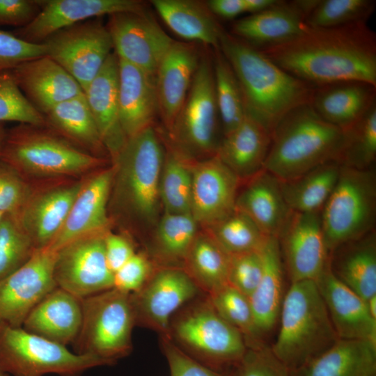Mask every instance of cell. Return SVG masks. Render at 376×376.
Masks as SVG:
<instances>
[{
    "instance_id": "43",
    "label": "cell",
    "mask_w": 376,
    "mask_h": 376,
    "mask_svg": "<svg viewBox=\"0 0 376 376\" xmlns=\"http://www.w3.org/2000/svg\"><path fill=\"white\" fill-rule=\"evenodd\" d=\"M198 223L190 213H166L159 221L155 235L158 256L169 261H185L197 235Z\"/></svg>"
},
{
    "instance_id": "11",
    "label": "cell",
    "mask_w": 376,
    "mask_h": 376,
    "mask_svg": "<svg viewBox=\"0 0 376 376\" xmlns=\"http://www.w3.org/2000/svg\"><path fill=\"white\" fill-rule=\"evenodd\" d=\"M219 111L213 65L200 61L184 104L170 131L180 153L215 155Z\"/></svg>"
},
{
    "instance_id": "4",
    "label": "cell",
    "mask_w": 376,
    "mask_h": 376,
    "mask_svg": "<svg viewBox=\"0 0 376 376\" xmlns=\"http://www.w3.org/2000/svg\"><path fill=\"white\" fill-rule=\"evenodd\" d=\"M279 317L278 336L270 347L290 371L318 357L339 339L313 280L291 283Z\"/></svg>"
},
{
    "instance_id": "29",
    "label": "cell",
    "mask_w": 376,
    "mask_h": 376,
    "mask_svg": "<svg viewBox=\"0 0 376 376\" xmlns=\"http://www.w3.org/2000/svg\"><path fill=\"white\" fill-rule=\"evenodd\" d=\"M376 104V86L346 81L315 86L311 105L328 123L349 128Z\"/></svg>"
},
{
    "instance_id": "48",
    "label": "cell",
    "mask_w": 376,
    "mask_h": 376,
    "mask_svg": "<svg viewBox=\"0 0 376 376\" xmlns=\"http://www.w3.org/2000/svg\"><path fill=\"white\" fill-rule=\"evenodd\" d=\"M263 267L261 250L230 255L228 283L249 298L260 282Z\"/></svg>"
},
{
    "instance_id": "59",
    "label": "cell",
    "mask_w": 376,
    "mask_h": 376,
    "mask_svg": "<svg viewBox=\"0 0 376 376\" xmlns=\"http://www.w3.org/2000/svg\"><path fill=\"white\" fill-rule=\"evenodd\" d=\"M0 376H10V375H8L7 373H4L3 371H2V370L0 369Z\"/></svg>"
},
{
    "instance_id": "57",
    "label": "cell",
    "mask_w": 376,
    "mask_h": 376,
    "mask_svg": "<svg viewBox=\"0 0 376 376\" xmlns=\"http://www.w3.org/2000/svg\"><path fill=\"white\" fill-rule=\"evenodd\" d=\"M366 303L370 314L374 319H376V295L369 298Z\"/></svg>"
},
{
    "instance_id": "7",
    "label": "cell",
    "mask_w": 376,
    "mask_h": 376,
    "mask_svg": "<svg viewBox=\"0 0 376 376\" xmlns=\"http://www.w3.org/2000/svg\"><path fill=\"white\" fill-rule=\"evenodd\" d=\"M375 210L373 171L341 164L336 185L320 212L328 252L372 232Z\"/></svg>"
},
{
    "instance_id": "28",
    "label": "cell",
    "mask_w": 376,
    "mask_h": 376,
    "mask_svg": "<svg viewBox=\"0 0 376 376\" xmlns=\"http://www.w3.org/2000/svg\"><path fill=\"white\" fill-rule=\"evenodd\" d=\"M118 104L127 139L151 126L158 112L155 76L118 58Z\"/></svg>"
},
{
    "instance_id": "45",
    "label": "cell",
    "mask_w": 376,
    "mask_h": 376,
    "mask_svg": "<svg viewBox=\"0 0 376 376\" xmlns=\"http://www.w3.org/2000/svg\"><path fill=\"white\" fill-rule=\"evenodd\" d=\"M375 8L374 0H318L306 24L314 28H335L367 23Z\"/></svg>"
},
{
    "instance_id": "41",
    "label": "cell",
    "mask_w": 376,
    "mask_h": 376,
    "mask_svg": "<svg viewBox=\"0 0 376 376\" xmlns=\"http://www.w3.org/2000/svg\"><path fill=\"white\" fill-rule=\"evenodd\" d=\"M207 232L229 255L260 251L269 237L236 208L229 216L207 228Z\"/></svg>"
},
{
    "instance_id": "15",
    "label": "cell",
    "mask_w": 376,
    "mask_h": 376,
    "mask_svg": "<svg viewBox=\"0 0 376 376\" xmlns=\"http://www.w3.org/2000/svg\"><path fill=\"white\" fill-rule=\"evenodd\" d=\"M56 251L36 249L20 268L0 281V329L22 327L29 313L57 288Z\"/></svg>"
},
{
    "instance_id": "34",
    "label": "cell",
    "mask_w": 376,
    "mask_h": 376,
    "mask_svg": "<svg viewBox=\"0 0 376 376\" xmlns=\"http://www.w3.org/2000/svg\"><path fill=\"white\" fill-rule=\"evenodd\" d=\"M263 273L255 291L249 298L256 327L262 336L275 326L283 300V264L279 242L269 237L261 249Z\"/></svg>"
},
{
    "instance_id": "42",
    "label": "cell",
    "mask_w": 376,
    "mask_h": 376,
    "mask_svg": "<svg viewBox=\"0 0 376 376\" xmlns=\"http://www.w3.org/2000/svg\"><path fill=\"white\" fill-rule=\"evenodd\" d=\"M207 297L218 314L241 333L246 347H256L264 343L256 327L247 297L229 284Z\"/></svg>"
},
{
    "instance_id": "31",
    "label": "cell",
    "mask_w": 376,
    "mask_h": 376,
    "mask_svg": "<svg viewBox=\"0 0 376 376\" xmlns=\"http://www.w3.org/2000/svg\"><path fill=\"white\" fill-rule=\"evenodd\" d=\"M271 140L270 132L246 113L240 124L224 136L215 155L240 180L249 179L264 169Z\"/></svg>"
},
{
    "instance_id": "5",
    "label": "cell",
    "mask_w": 376,
    "mask_h": 376,
    "mask_svg": "<svg viewBox=\"0 0 376 376\" xmlns=\"http://www.w3.org/2000/svg\"><path fill=\"white\" fill-rule=\"evenodd\" d=\"M0 159L22 175L47 177L81 174L103 163L47 126L27 124L6 130Z\"/></svg>"
},
{
    "instance_id": "9",
    "label": "cell",
    "mask_w": 376,
    "mask_h": 376,
    "mask_svg": "<svg viewBox=\"0 0 376 376\" xmlns=\"http://www.w3.org/2000/svg\"><path fill=\"white\" fill-rule=\"evenodd\" d=\"M113 365L31 334L22 327L0 329V369L10 376H81L91 368Z\"/></svg>"
},
{
    "instance_id": "19",
    "label": "cell",
    "mask_w": 376,
    "mask_h": 376,
    "mask_svg": "<svg viewBox=\"0 0 376 376\" xmlns=\"http://www.w3.org/2000/svg\"><path fill=\"white\" fill-rule=\"evenodd\" d=\"M191 214L208 228L235 210L240 179L217 155L191 166Z\"/></svg>"
},
{
    "instance_id": "23",
    "label": "cell",
    "mask_w": 376,
    "mask_h": 376,
    "mask_svg": "<svg viewBox=\"0 0 376 376\" xmlns=\"http://www.w3.org/2000/svg\"><path fill=\"white\" fill-rule=\"evenodd\" d=\"M113 169L100 171L84 182L60 232L49 248L56 251L78 237L108 231L107 202Z\"/></svg>"
},
{
    "instance_id": "50",
    "label": "cell",
    "mask_w": 376,
    "mask_h": 376,
    "mask_svg": "<svg viewBox=\"0 0 376 376\" xmlns=\"http://www.w3.org/2000/svg\"><path fill=\"white\" fill-rule=\"evenodd\" d=\"M237 366V376H290V370L265 343L247 347Z\"/></svg>"
},
{
    "instance_id": "44",
    "label": "cell",
    "mask_w": 376,
    "mask_h": 376,
    "mask_svg": "<svg viewBox=\"0 0 376 376\" xmlns=\"http://www.w3.org/2000/svg\"><path fill=\"white\" fill-rule=\"evenodd\" d=\"M344 133L338 162L355 169H370L376 158V104Z\"/></svg>"
},
{
    "instance_id": "1",
    "label": "cell",
    "mask_w": 376,
    "mask_h": 376,
    "mask_svg": "<svg viewBox=\"0 0 376 376\" xmlns=\"http://www.w3.org/2000/svg\"><path fill=\"white\" fill-rule=\"evenodd\" d=\"M259 51L314 86L346 81L376 86V35L367 23L335 28L306 25L291 40Z\"/></svg>"
},
{
    "instance_id": "58",
    "label": "cell",
    "mask_w": 376,
    "mask_h": 376,
    "mask_svg": "<svg viewBox=\"0 0 376 376\" xmlns=\"http://www.w3.org/2000/svg\"><path fill=\"white\" fill-rule=\"evenodd\" d=\"M6 129L4 127V123H0V148L1 147V145L3 143L5 134H6Z\"/></svg>"
},
{
    "instance_id": "18",
    "label": "cell",
    "mask_w": 376,
    "mask_h": 376,
    "mask_svg": "<svg viewBox=\"0 0 376 376\" xmlns=\"http://www.w3.org/2000/svg\"><path fill=\"white\" fill-rule=\"evenodd\" d=\"M40 9L28 25L12 33L29 42L42 43L56 32L88 19L124 12H144L137 0H38Z\"/></svg>"
},
{
    "instance_id": "56",
    "label": "cell",
    "mask_w": 376,
    "mask_h": 376,
    "mask_svg": "<svg viewBox=\"0 0 376 376\" xmlns=\"http://www.w3.org/2000/svg\"><path fill=\"white\" fill-rule=\"evenodd\" d=\"M206 4L212 14L225 19H233L246 13L244 0H210Z\"/></svg>"
},
{
    "instance_id": "39",
    "label": "cell",
    "mask_w": 376,
    "mask_h": 376,
    "mask_svg": "<svg viewBox=\"0 0 376 376\" xmlns=\"http://www.w3.org/2000/svg\"><path fill=\"white\" fill-rule=\"evenodd\" d=\"M192 171L182 154L171 151L164 157L159 182V199L166 213H190Z\"/></svg>"
},
{
    "instance_id": "47",
    "label": "cell",
    "mask_w": 376,
    "mask_h": 376,
    "mask_svg": "<svg viewBox=\"0 0 376 376\" xmlns=\"http://www.w3.org/2000/svg\"><path fill=\"white\" fill-rule=\"evenodd\" d=\"M6 121L46 126L45 116L18 88L10 70L0 72V123Z\"/></svg>"
},
{
    "instance_id": "49",
    "label": "cell",
    "mask_w": 376,
    "mask_h": 376,
    "mask_svg": "<svg viewBox=\"0 0 376 376\" xmlns=\"http://www.w3.org/2000/svg\"><path fill=\"white\" fill-rule=\"evenodd\" d=\"M32 194L22 175L0 159V212L17 216Z\"/></svg>"
},
{
    "instance_id": "53",
    "label": "cell",
    "mask_w": 376,
    "mask_h": 376,
    "mask_svg": "<svg viewBox=\"0 0 376 376\" xmlns=\"http://www.w3.org/2000/svg\"><path fill=\"white\" fill-rule=\"evenodd\" d=\"M152 272L148 258L143 253H135L113 274V288L132 293L139 290Z\"/></svg>"
},
{
    "instance_id": "12",
    "label": "cell",
    "mask_w": 376,
    "mask_h": 376,
    "mask_svg": "<svg viewBox=\"0 0 376 376\" xmlns=\"http://www.w3.org/2000/svg\"><path fill=\"white\" fill-rule=\"evenodd\" d=\"M42 43L46 55L65 70L83 91L101 70L113 48L107 26L97 19L63 29Z\"/></svg>"
},
{
    "instance_id": "17",
    "label": "cell",
    "mask_w": 376,
    "mask_h": 376,
    "mask_svg": "<svg viewBox=\"0 0 376 376\" xmlns=\"http://www.w3.org/2000/svg\"><path fill=\"white\" fill-rule=\"evenodd\" d=\"M320 212L292 211L278 237L291 283L316 281L329 262Z\"/></svg>"
},
{
    "instance_id": "27",
    "label": "cell",
    "mask_w": 376,
    "mask_h": 376,
    "mask_svg": "<svg viewBox=\"0 0 376 376\" xmlns=\"http://www.w3.org/2000/svg\"><path fill=\"white\" fill-rule=\"evenodd\" d=\"M82 318L81 299L57 287L33 308L22 327L31 334L67 346L77 338Z\"/></svg>"
},
{
    "instance_id": "38",
    "label": "cell",
    "mask_w": 376,
    "mask_h": 376,
    "mask_svg": "<svg viewBox=\"0 0 376 376\" xmlns=\"http://www.w3.org/2000/svg\"><path fill=\"white\" fill-rule=\"evenodd\" d=\"M184 262L186 272L207 295L228 284L230 255L207 232L197 234Z\"/></svg>"
},
{
    "instance_id": "51",
    "label": "cell",
    "mask_w": 376,
    "mask_h": 376,
    "mask_svg": "<svg viewBox=\"0 0 376 376\" xmlns=\"http://www.w3.org/2000/svg\"><path fill=\"white\" fill-rule=\"evenodd\" d=\"M43 56H46L43 43L29 42L0 29V72L11 70L25 61Z\"/></svg>"
},
{
    "instance_id": "21",
    "label": "cell",
    "mask_w": 376,
    "mask_h": 376,
    "mask_svg": "<svg viewBox=\"0 0 376 376\" xmlns=\"http://www.w3.org/2000/svg\"><path fill=\"white\" fill-rule=\"evenodd\" d=\"M10 72L18 88L42 115L84 93L79 83L47 55L25 61Z\"/></svg>"
},
{
    "instance_id": "35",
    "label": "cell",
    "mask_w": 376,
    "mask_h": 376,
    "mask_svg": "<svg viewBox=\"0 0 376 376\" xmlns=\"http://www.w3.org/2000/svg\"><path fill=\"white\" fill-rule=\"evenodd\" d=\"M43 116L47 127L75 146L97 157L108 153L84 93L58 104Z\"/></svg>"
},
{
    "instance_id": "22",
    "label": "cell",
    "mask_w": 376,
    "mask_h": 376,
    "mask_svg": "<svg viewBox=\"0 0 376 376\" xmlns=\"http://www.w3.org/2000/svg\"><path fill=\"white\" fill-rule=\"evenodd\" d=\"M315 281L338 337L376 344V319L370 314L366 301L332 273L329 262Z\"/></svg>"
},
{
    "instance_id": "36",
    "label": "cell",
    "mask_w": 376,
    "mask_h": 376,
    "mask_svg": "<svg viewBox=\"0 0 376 376\" xmlns=\"http://www.w3.org/2000/svg\"><path fill=\"white\" fill-rule=\"evenodd\" d=\"M151 3L167 26L179 36L219 48L223 29L206 3L191 0H153Z\"/></svg>"
},
{
    "instance_id": "25",
    "label": "cell",
    "mask_w": 376,
    "mask_h": 376,
    "mask_svg": "<svg viewBox=\"0 0 376 376\" xmlns=\"http://www.w3.org/2000/svg\"><path fill=\"white\" fill-rule=\"evenodd\" d=\"M84 94L102 141L113 159L127 141L120 120L118 58L115 52L109 54Z\"/></svg>"
},
{
    "instance_id": "54",
    "label": "cell",
    "mask_w": 376,
    "mask_h": 376,
    "mask_svg": "<svg viewBox=\"0 0 376 376\" xmlns=\"http://www.w3.org/2000/svg\"><path fill=\"white\" fill-rule=\"evenodd\" d=\"M40 9L38 0H0V25H28Z\"/></svg>"
},
{
    "instance_id": "30",
    "label": "cell",
    "mask_w": 376,
    "mask_h": 376,
    "mask_svg": "<svg viewBox=\"0 0 376 376\" xmlns=\"http://www.w3.org/2000/svg\"><path fill=\"white\" fill-rule=\"evenodd\" d=\"M249 180L237 195L235 208L246 214L267 236L278 238L292 212L284 200L281 181L265 169Z\"/></svg>"
},
{
    "instance_id": "13",
    "label": "cell",
    "mask_w": 376,
    "mask_h": 376,
    "mask_svg": "<svg viewBox=\"0 0 376 376\" xmlns=\"http://www.w3.org/2000/svg\"><path fill=\"white\" fill-rule=\"evenodd\" d=\"M108 231L78 237L56 251L54 274L57 287L80 299L113 288V274L104 252Z\"/></svg>"
},
{
    "instance_id": "8",
    "label": "cell",
    "mask_w": 376,
    "mask_h": 376,
    "mask_svg": "<svg viewBox=\"0 0 376 376\" xmlns=\"http://www.w3.org/2000/svg\"><path fill=\"white\" fill-rule=\"evenodd\" d=\"M130 293L114 288L81 299L83 318L74 352L113 365L132 350L135 324Z\"/></svg>"
},
{
    "instance_id": "40",
    "label": "cell",
    "mask_w": 376,
    "mask_h": 376,
    "mask_svg": "<svg viewBox=\"0 0 376 376\" xmlns=\"http://www.w3.org/2000/svg\"><path fill=\"white\" fill-rule=\"evenodd\" d=\"M216 49L212 64L215 95L224 136H226L240 124L246 111L234 72L219 48Z\"/></svg>"
},
{
    "instance_id": "33",
    "label": "cell",
    "mask_w": 376,
    "mask_h": 376,
    "mask_svg": "<svg viewBox=\"0 0 376 376\" xmlns=\"http://www.w3.org/2000/svg\"><path fill=\"white\" fill-rule=\"evenodd\" d=\"M331 253L330 269L341 282L366 301L376 295V242L373 231L339 246Z\"/></svg>"
},
{
    "instance_id": "10",
    "label": "cell",
    "mask_w": 376,
    "mask_h": 376,
    "mask_svg": "<svg viewBox=\"0 0 376 376\" xmlns=\"http://www.w3.org/2000/svg\"><path fill=\"white\" fill-rule=\"evenodd\" d=\"M170 336L186 353L213 369L237 365L247 349L241 333L218 314L207 297L171 321Z\"/></svg>"
},
{
    "instance_id": "37",
    "label": "cell",
    "mask_w": 376,
    "mask_h": 376,
    "mask_svg": "<svg viewBox=\"0 0 376 376\" xmlns=\"http://www.w3.org/2000/svg\"><path fill=\"white\" fill-rule=\"evenodd\" d=\"M341 164L334 161L323 164L291 180L281 187L288 207L297 212H321L338 179Z\"/></svg>"
},
{
    "instance_id": "52",
    "label": "cell",
    "mask_w": 376,
    "mask_h": 376,
    "mask_svg": "<svg viewBox=\"0 0 376 376\" xmlns=\"http://www.w3.org/2000/svg\"><path fill=\"white\" fill-rule=\"evenodd\" d=\"M171 376H227L196 361L170 338H161Z\"/></svg>"
},
{
    "instance_id": "16",
    "label": "cell",
    "mask_w": 376,
    "mask_h": 376,
    "mask_svg": "<svg viewBox=\"0 0 376 376\" xmlns=\"http://www.w3.org/2000/svg\"><path fill=\"white\" fill-rule=\"evenodd\" d=\"M107 27L118 58L153 76L174 42L145 11L113 14Z\"/></svg>"
},
{
    "instance_id": "20",
    "label": "cell",
    "mask_w": 376,
    "mask_h": 376,
    "mask_svg": "<svg viewBox=\"0 0 376 376\" xmlns=\"http://www.w3.org/2000/svg\"><path fill=\"white\" fill-rule=\"evenodd\" d=\"M317 1L276 0L267 8L235 21L231 34L259 50L283 44L303 31Z\"/></svg>"
},
{
    "instance_id": "46",
    "label": "cell",
    "mask_w": 376,
    "mask_h": 376,
    "mask_svg": "<svg viewBox=\"0 0 376 376\" xmlns=\"http://www.w3.org/2000/svg\"><path fill=\"white\" fill-rule=\"evenodd\" d=\"M36 249L16 216L0 219V281L24 265Z\"/></svg>"
},
{
    "instance_id": "2",
    "label": "cell",
    "mask_w": 376,
    "mask_h": 376,
    "mask_svg": "<svg viewBox=\"0 0 376 376\" xmlns=\"http://www.w3.org/2000/svg\"><path fill=\"white\" fill-rule=\"evenodd\" d=\"M219 49L237 78L246 113L271 134L291 111L311 104L315 86L291 75L244 41L222 30Z\"/></svg>"
},
{
    "instance_id": "24",
    "label": "cell",
    "mask_w": 376,
    "mask_h": 376,
    "mask_svg": "<svg viewBox=\"0 0 376 376\" xmlns=\"http://www.w3.org/2000/svg\"><path fill=\"white\" fill-rule=\"evenodd\" d=\"M199 62L193 44L174 41L157 70L158 112L169 130L184 104Z\"/></svg>"
},
{
    "instance_id": "3",
    "label": "cell",
    "mask_w": 376,
    "mask_h": 376,
    "mask_svg": "<svg viewBox=\"0 0 376 376\" xmlns=\"http://www.w3.org/2000/svg\"><path fill=\"white\" fill-rule=\"evenodd\" d=\"M344 136L342 129L321 118L310 104L297 107L272 132L263 169L281 182L297 178L338 162Z\"/></svg>"
},
{
    "instance_id": "26",
    "label": "cell",
    "mask_w": 376,
    "mask_h": 376,
    "mask_svg": "<svg viewBox=\"0 0 376 376\" xmlns=\"http://www.w3.org/2000/svg\"><path fill=\"white\" fill-rule=\"evenodd\" d=\"M84 182L33 194L16 216L36 249L51 245L63 227Z\"/></svg>"
},
{
    "instance_id": "55",
    "label": "cell",
    "mask_w": 376,
    "mask_h": 376,
    "mask_svg": "<svg viewBox=\"0 0 376 376\" xmlns=\"http://www.w3.org/2000/svg\"><path fill=\"white\" fill-rule=\"evenodd\" d=\"M104 252L107 266L113 274L136 253L126 237L109 231L104 235Z\"/></svg>"
},
{
    "instance_id": "32",
    "label": "cell",
    "mask_w": 376,
    "mask_h": 376,
    "mask_svg": "<svg viewBox=\"0 0 376 376\" xmlns=\"http://www.w3.org/2000/svg\"><path fill=\"white\" fill-rule=\"evenodd\" d=\"M290 376H376V344L339 338Z\"/></svg>"
},
{
    "instance_id": "6",
    "label": "cell",
    "mask_w": 376,
    "mask_h": 376,
    "mask_svg": "<svg viewBox=\"0 0 376 376\" xmlns=\"http://www.w3.org/2000/svg\"><path fill=\"white\" fill-rule=\"evenodd\" d=\"M164 157L158 136L149 126L128 138L113 159L119 201L131 214L150 223L157 217Z\"/></svg>"
},
{
    "instance_id": "60",
    "label": "cell",
    "mask_w": 376,
    "mask_h": 376,
    "mask_svg": "<svg viewBox=\"0 0 376 376\" xmlns=\"http://www.w3.org/2000/svg\"><path fill=\"white\" fill-rule=\"evenodd\" d=\"M3 214H4L0 212V219L2 217V216H3Z\"/></svg>"
},
{
    "instance_id": "14",
    "label": "cell",
    "mask_w": 376,
    "mask_h": 376,
    "mask_svg": "<svg viewBox=\"0 0 376 376\" xmlns=\"http://www.w3.org/2000/svg\"><path fill=\"white\" fill-rule=\"evenodd\" d=\"M201 290L184 269L166 267L152 273L144 285L130 293L135 324L171 338L173 315Z\"/></svg>"
}]
</instances>
